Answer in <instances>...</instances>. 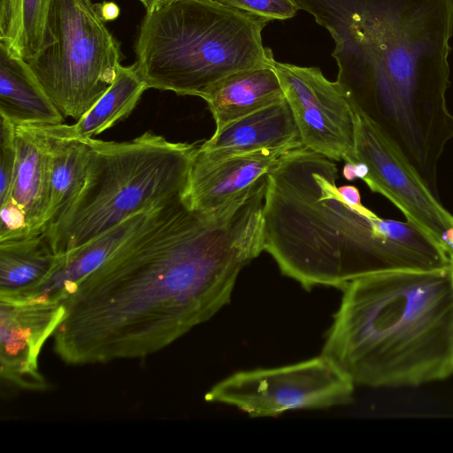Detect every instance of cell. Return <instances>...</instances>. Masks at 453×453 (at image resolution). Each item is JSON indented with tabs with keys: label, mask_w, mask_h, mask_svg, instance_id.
<instances>
[{
	"label": "cell",
	"mask_w": 453,
	"mask_h": 453,
	"mask_svg": "<svg viewBox=\"0 0 453 453\" xmlns=\"http://www.w3.org/2000/svg\"><path fill=\"white\" fill-rule=\"evenodd\" d=\"M266 177L215 211L168 205L64 301L56 355L71 365L144 358L216 315L264 251Z\"/></svg>",
	"instance_id": "1"
},
{
	"label": "cell",
	"mask_w": 453,
	"mask_h": 453,
	"mask_svg": "<svg viewBox=\"0 0 453 453\" xmlns=\"http://www.w3.org/2000/svg\"><path fill=\"white\" fill-rule=\"evenodd\" d=\"M334 41L336 83L438 195L453 138L446 100L453 0H294Z\"/></svg>",
	"instance_id": "2"
},
{
	"label": "cell",
	"mask_w": 453,
	"mask_h": 453,
	"mask_svg": "<svg viewBox=\"0 0 453 453\" xmlns=\"http://www.w3.org/2000/svg\"><path fill=\"white\" fill-rule=\"evenodd\" d=\"M334 160L304 146L286 153L267 174L264 251L282 275L305 290L342 289L387 267H431L409 221L364 215L346 203Z\"/></svg>",
	"instance_id": "3"
},
{
	"label": "cell",
	"mask_w": 453,
	"mask_h": 453,
	"mask_svg": "<svg viewBox=\"0 0 453 453\" xmlns=\"http://www.w3.org/2000/svg\"><path fill=\"white\" fill-rule=\"evenodd\" d=\"M322 355L354 382L417 387L453 374V265L387 267L342 289Z\"/></svg>",
	"instance_id": "4"
},
{
	"label": "cell",
	"mask_w": 453,
	"mask_h": 453,
	"mask_svg": "<svg viewBox=\"0 0 453 453\" xmlns=\"http://www.w3.org/2000/svg\"><path fill=\"white\" fill-rule=\"evenodd\" d=\"M267 19L212 0H171L143 17L135 65L148 88L203 98L236 72L271 65Z\"/></svg>",
	"instance_id": "5"
},
{
	"label": "cell",
	"mask_w": 453,
	"mask_h": 453,
	"mask_svg": "<svg viewBox=\"0 0 453 453\" xmlns=\"http://www.w3.org/2000/svg\"><path fill=\"white\" fill-rule=\"evenodd\" d=\"M84 141L89 152L83 185L42 233L57 256L139 212L184 199L197 150L150 131L127 142Z\"/></svg>",
	"instance_id": "6"
},
{
	"label": "cell",
	"mask_w": 453,
	"mask_h": 453,
	"mask_svg": "<svg viewBox=\"0 0 453 453\" xmlns=\"http://www.w3.org/2000/svg\"><path fill=\"white\" fill-rule=\"evenodd\" d=\"M104 21L91 0H51L52 42L27 63L65 118L81 119L116 78L119 44Z\"/></svg>",
	"instance_id": "7"
},
{
	"label": "cell",
	"mask_w": 453,
	"mask_h": 453,
	"mask_svg": "<svg viewBox=\"0 0 453 453\" xmlns=\"http://www.w3.org/2000/svg\"><path fill=\"white\" fill-rule=\"evenodd\" d=\"M354 382L324 355L296 364L234 372L205 394L209 403L230 405L251 418L295 410H323L351 403Z\"/></svg>",
	"instance_id": "8"
},
{
	"label": "cell",
	"mask_w": 453,
	"mask_h": 453,
	"mask_svg": "<svg viewBox=\"0 0 453 453\" xmlns=\"http://www.w3.org/2000/svg\"><path fill=\"white\" fill-rule=\"evenodd\" d=\"M303 145L334 161L357 163L356 113L336 81L318 67L272 60Z\"/></svg>",
	"instance_id": "9"
},
{
	"label": "cell",
	"mask_w": 453,
	"mask_h": 453,
	"mask_svg": "<svg viewBox=\"0 0 453 453\" xmlns=\"http://www.w3.org/2000/svg\"><path fill=\"white\" fill-rule=\"evenodd\" d=\"M356 113L357 162L365 163L363 181L392 203L405 217L449 251L444 234L453 226V215L441 204L400 150L368 119Z\"/></svg>",
	"instance_id": "10"
},
{
	"label": "cell",
	"mask_w": 453,
	"mask_h": 453,
	"mask_svg": "<svg viewBox=\"0 0 453 453\" xmlns=\"http://www.w3.org/2000/svg\"><path fill=\"white\" fill-rule=\"evenodd\" d=\"M63 301L0 297V375L6 386L45 390L38 357L65 316Z\"/></svg>",
	"instance_id": "11"
},
{
	"label": "cell",
	"mask_w": 453,
	"mask_h": 453,
	"mask_svg": "<svg viewBox=\"0 0 453 453\" xmlns=\"http://www.w3.org/2000/svg\"><path fill=\"white\" fill-rule=\"evenodd\" d=\"M295 149H265L216 160L201 157L196 151L184 200L192 210L215 211L247 192Z\"/></svg>",
	"instance_id": "12"
},
{
	"label": "cell",
	"mask_w": 453,
	"mask_h": 453,
	"mask_svg": "<svg viewBox=\"0 0 453 453\" xmlns=\"http://www.w3.org/2000/svg\"><path fill=\"white\" fill-rule=\"evenodd\" d=\"M303 147L286 97L240 118L197 147L196 155L211 160L265 149Z\"/></svg>",
	"instance_id": "13"
},
{
	"label": "cell",
	"mask_w": 453,
	"mask_h": 453,
	"mask_svg": "<svg viewBox=\"0 0 453 453\" xmlns=\"http://www.w3.org/2000/svg\"><path fill=\"white\" fill-rule=\"evenodd\" d=\"M170 204L139 212L82 246L58 256L50 277L27 298L64 302L74 292L82 279L100 266L127 240L156 221Z\"/></svg>",
	"instance_id": "14"
},
{
	"label": "cell",
	"mask_w": 453,
	"mask_h": 453,
	"mask_svg": "<svg viewBox=\"0 0 453 453\" xmlns=\"http://www.w3.org/2000/svg\"><path fill=\"white\" fill-rule=\"evenodd\" d=\"M14 141L16 167L8 199L26 214L30 234H42L50 222L47 131L43 125H14Z\"/></svg>",
	"instance_id": "15"
},
{
	"label": "cell",
	"mask_w": 453,
	"mask_h": 453,
	"mask_svg": "<svg viewBox=\"0 0 453 453\" xmlns=\"http://www.w3.org/2000/svg\"><path fill=\"white\" fill-rule=\"evenodd\" d=\"M0 117L14 125H59L65 117L26 60L0 42Z\"/></svg>",
	"instance_id": "16"
},
{
	"label": "cell",
	"mask_w": 453,
	"mask_h": 453,
	"mask_svg": "<svg viewBox=\"0 0 453 453\" xmlns=\"http://www.w3.org/2000/svg\"><path fill=\"white\" fill-rule=\"evenodd\" d=\"M285 95L271 65L242 70L217 82L203 98L215 121V132L248 114L281 101Z\"/></svg>",
	"instance_id": "17"
},
{
	"label": "cell",
	"mask_w": 453,
	"mask_h": 453,
	"mask_svg": "<svg viewBox=\"0 0 453 453\" xmlns=\"http://www.w3.org/2000/svg\"><path fill=\"white\" fill-rule=\"evenodd\" d=\"M57 261L42 233L0 242V297H28L48 280Z\"/></svg>",
	"instance_id": "18"
},
{
	"label": "cell",
	"mask_w": 453,
	"mask_h": 453,
	"mask_svg": "<svg viewBox=\"0 0 453 453\" xmlns=\"http://www.w3.org/2000/svg\"><path fill=\"white\" fill-rule=\"evenodd\" d=\"M146 89L135 63L129 66L120 65L110 88L75 124L55 127L69 138H93L128 117Z\"/></svg>",
	"instance_id": "19"
},
{
	"label": "cell",
	"mask_w": 453,
	"mask_h": 453,
	"mask_svg": "<svg viewBox=\"0 0 453 453\" xmlns=\"http://www.w3.org/2000/svg\"><path fill=\"white\" fill-rule=\"evenodd\" d=\"M43 126L48 135L50 224L82 187L89 147L84 140L64 136L55 125Z\"/></svg>",
	"instance_id": "20"
},
{
	"label": "cell",
	"mask_w": 453,
	"mask_h": 453,
	"mask_svg": "<svg viewBox=\"0 0 453 453\" xmlns=\"http://www.w3.org/2000/svg\"><path fill=\"white\" fill-rule=\"evenodd\" d=\"M51 0H13L5 36L0 39L24 60L35 58L52 42L48 32Z\"/></svg>",
	"instance_id": "21"
},
{
	"label": "cell",
	"mask_w": 453,
	"mask_h": 453,
	"mask_svg": "<svg viewBox=\"0 0 453 453\" xmlns=\"http://www.w3.org/2000/svg\"><path fill=\"white\" fill-rule=\"evenodd\" d=\"M224 6L262 17L268 20H284L299 10L294 0H212Z\"/></svg>",
	"instance_id": "22"
},
{
	"label": "cell",
	"mask_w": 453,
	"mask_h": 453,
	"mask_svg": "<svg viewBox=\"0 0 453 453\" xmlns=\"http://www.w3.org/2000/svg\"><path fill=\"white\" fill-rule=\"evenodd\" d=\"M0 119V203H2L11 195L16 167V148L14 124L1 117Z\"/></svg>",
	"instance_id": "23"
},
{
	"label": "cell",
	"mask_w": 453,
	"mask_h": 453,
	"mask_svg": "<svg viewBox=\"0 0 453 453\" xmlns=\"http://www.w3.org/2000/svg\"><path fill=\"white\" fill-rule=\"evenodd\" d=\"M0 242L30 234L26 214L11 199L0 203Z\"/></svg>",
	"instance_id": "24"
},
{
	"label": "cell",
	"mask_w": 453,
	"mask_h": 453,
	"mask_svg": "<svg viewBox=\"0 0 453 453\" xmlns=\"http://www.w3.org/2000/svg\"><path fill=\"white\" fill-rule=\"evenodd\" d=\"M339 192L347 204L364 215H372L373 211L366 208L361 202V196L357 187L343 185L338 188Z\"/></svg>",
	"instance_id": "25"
},
{
	"label": "cell",
	"mask_w": 453,
	"mask_h": 453,
	"mask_svg": "<svg viewBox=\"0 0 453 453\" xmlns=\"http://www.w3.org/2000/svg\"><path fill=\"white\" fill-rule=\"evenodd\" d=\"M13 0H0V39L7 32Z\"/></svg>",
	"instance_id": "26"
},
{
	"label": "cell",
	"mask_w": 453,
	"mask_h": 453,
	"mask_svg": "<svg viewBox=\"0 0 453 453\" xmlns=\"http://www.w3.org/2000/svg\"><path fill=\"white\" fill-rule=\"evenodd\" d=\"M97 6L101 16L104 20H112L119 15V9L113 3H104Z\"/></svg>",
	"instance_id": "27"
},
{
	"label": "cell",
	"mask_w": 453,
	"mask_h": 453,
	"mask_svg": "<svg viewBox=\"0 0 453 453\" xmlns=\"http://www.w3.org/2000/svg\"><path fill=\"white\" fill-rule=\"evenodd\" d=\"M355 166L356 163L345 162V165L342 168V175L346 180L352 181L357 179Z\"/></svg>",
	"instance_id": "28"
},
{
	"label": "cell",
	"mask_w": 453,
	"mask_h": 453,
	"mask_svg": "<svg viewBox=\"0 0 453 453\" xmlns=\"http://www.w3.org/2000/svg\"><path fill=\"white\" fill-rule=\"evenodd\" d=\"M443 241L450 252L453 250V226L444 234Z\"/></svg>",
	"instance_id": "29"
},
{
	"label": "cell",
	"mask_w": 453,
	"mask_h": 453,
	"mask_svg": "<svg viewBox=\"0 0 453 453\" xmlns=\"http://www.w3.org/2000/svg\"><path fill=\"white\" fill-rule=\"evenodd\" d=\"M142 4L146 12L151 11L157 5V0H138Z\"/></svg>",
	"instance_id": "30"
}]
</instances>
